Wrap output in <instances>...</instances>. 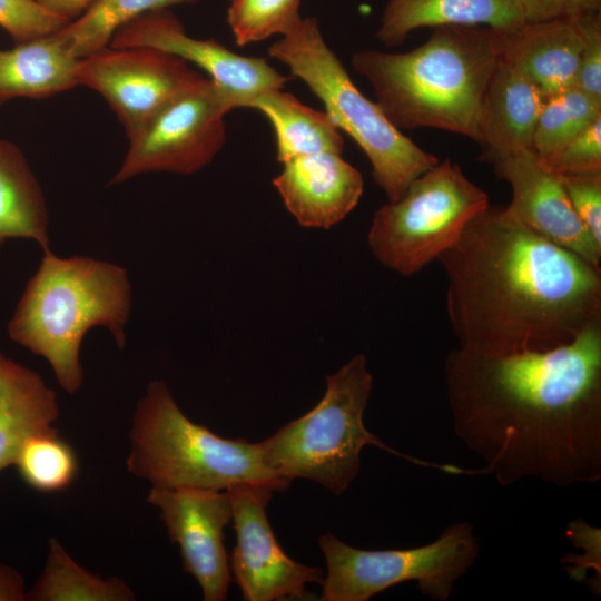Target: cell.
Segmentation results:
<instances>
[{
	"instance_id": "26",
	"label": "cell",
	"mask_w": 601,
	"mask_h": 601,
	"mask_svg": "<svg viewBox=\"0 0 601 601\" xmlns=\"http://www.w3.org/2000/svg\"><path fill=\"white\" fill-rule=\"evenodd\" d=\"M601 117V101L578 87L545 98L533 136V151L548 159Z\"/></svg>"
},
{
	"instance_id": "24",
	"label": "cell",
	"mask_w": 601,
	"mask_h": 601,
	"mask_svg": "<svg viewBox=\"0 0 601 601\" xmlns=\"http://www.w3.org/2000/svg\"><path fill=\"white\" fill-rule=\"evenodd\" d=\"M199 0H95L78 18L56 31L57 38L78 59L109 46L125 24L152 11Z\"/></svg>"
},
{
	"instance_id": "18",
	"label": "cell",
	"mask_w": 601,
	"mask_h": 601,
	"mask_svg": "<svg viewBox=\"0 0 601 601\" xmlns=\"http://www.w3.org/2000/svg\"><path fill=\"white\" fill-rule=\"evenodd\" d=\"M580 17L501 29V58L523 71L545 98L574 87L584 45Z\"/></svg>"
},
{
	"instance_id": "15",
	"label": "cell",
	"mask_w": 601,
	"mask_h": 601,
	"mask_svg": "<svg viewBox=\"0 0 601 601\" xmlns=\"http://www.w3.org/2000/svg\"><path fill=\"white\" fill-rule=\"evenodd\" d=\"M499 178L512 188L505 211L518 223L600 268L601 246L575 214L559 175L532 150L492 162Z\"/></svg>"
},
{
	"instance_id": "1",
	"label": "cell",
	"mask_w": 601,
	"mask_h": 601,
	"mask_svg": "<svg viewBox=\"0 0 601 601\" xmlns=\"http://www.w3.org/2000/svg\"><path fill=\"white\" fill-rule=\"evenodd\" d=\"M444 381L455 434L501 485L601 480V323L546 351L456 347Z\"/></svg>"
},
{
	"instance_id": "9",
	"label": "cell",
	"mask_w": 601,
	"mask_h": 601,
	"mask_svg": "<svg viewBox=\"0 0 601 601\" xmlns=\"http://www.w3.org/2000/svg\"><path fill=\"white\" fill-rule=\"evenodd\" d=\"M318 545L327 565L324 601H367L406 581L416 582L425 597L445 601L480 551L467 522L451 524L435 541L412 549L361 550L328 532L318 538Z\"/></svg>"
},
{
	"instance_id": "11",
	"label": "cell",
	"mask_w": 601,
	"mask_h": 601,
	"mask_svg": "<svg viewBox=\"0 0 601 601\" xmlns=\"http://www.w3.org/2000/svg\"><path fill=\"white\" fill-rule=\"evenodd\" d=\"M201 78L184 59L150 47H106L79 63L80 85L105 98L127 136Z\"/></svg>"
},
{
	"instance_id": "2",
	"label": "cell",
	"mask_w": 601,
	"mask_h": 601,
	"mask_svg": "<svg viewBox=\"0 0 601 601\" xmlns=\"http://www.w3.org/2000/svg\"><path fill=\"white\" fill-rule=\"evenodd\" d=\"M457 347L546 351L601 323V272L489 205L437 258Z\"/></svg>"
},
{
	"instance_id": "20",
	"label": "cell",
	"mask_w": 601,
	"mask_h": 601,
	"mask_svg": "<svg viewBox=\"0 0 601 601\" xmlns=\"http://www.w3.org/2000/svg\"><path fill=\"white\" fill-rule=\"evenodd\" d=\"M58 417L56 392L0 352V471L14 464L28 439L53 430Z\"/></svg>"
},
{
	"instance_id": "16",
	"label": "cell",
	"mask_w": 601,
	"mask_h": 601,
	"mask_svg": "<svg viewBox=\"0 0 601 601\" xmlns=\"http://www.w3.org/2000/svg\"><path fill=\"white\" fill-rule=\"evenodd\" d=\"M273 184L285 207L307 228L329 229L358 204L361 173L334 152L299 156L283 162Z\"/></svg>"
},
{
	"instance_id": "35",
	"label": "cell",
	"mask_w": 601,
	"mask_h": 601,
	"mask_svg": "<svg viewBox=\"0 0 601 601\" xmlns=\"http://www.w3.org/2000/svg\"><path fill=\"white\" fill-rule=\"evenodd\" d=\"M26 599L22 579L13 570L0 566V600Z\"/></svg>"
},
{
	"instance_id": "23",
	"label": "cell",
	"mask_w": 601,
	"mask_h": 601,
	"mask_svg": "<svg viewBox=\"0 0 601 601\" xmlns=\"http://www.w3.org/2000/svg\"><path fill=\"white\" fill-rule=\"evenodd\" d=\"M42 190L22 151L0 139V246L10 238L36 240L49 249Z\"/></svg>"
},
{
	"instance_id": "14",
	"label": "cell",
	"mask_w": 601,
	"mask_h": 601,
	"mask_svg": "<svg viewBox=\"0 0 601 601\" xmlns=\"http://www.w3.org/2000/svg\"><path fill=\"white\" fill-rule=\"evenodd\" d=\"M147 501L159 508L171 542L179 545L183 569L199 583L205 601L227 598L233 579L224 529L233 520L227 491L152 487Z\"/></svg>"
},
{
	"instance_id": "25",
	"label": "cell",
	"mask_w": 601,
	"mask_h": 601,
	"mask_svg": "<svg viewBox=\"0 0 601 601\" xmlns=\"http://www.w3.org/2000/svg\"><path fill=\"white\" fill-rule=\"evenodd\" d=\"M26 599L33 601H129L130 588L120 579L104 580L78 565L56 539H50L45 569Z\"/></svg>"
},
{
	"instance_id": "10",
	"label": "cell",
	"mask_w": 601,
	"mask_h": 601,
	"mask_svg": "<svg viewBox=\"0 0 601 601\" xmlns=\"http://www.w3.org/2000/svg\"><path fill=\"white\" fill-rule=\"evenodd\" d=\"M229 111L220 90L203 77L128 135V151L110 185L149 171H199L223 148Z\"/></svg>"
},
{
	"instance_id": "7",
	"label": "cell",
	"mask_w": 601,
	"mask_h": 601,
	"mask_svg": "<svg viewBox=\"0 0 601 601\" xmlns=\"http://www.w3.org/2000/svg\"><path fill=\"white\" fill-rule=\"evenodd\" d=\"M268 53L306 83L337 127L358 145L388 201L400 199L413 180L437 165V157L406 137L358 90L315 18H300L269 46Z\"/></svg>"
},
{
	"instance_id": "13",
	"label": "cell",
	"mask_w": 601,
	"mask_h": 601,
	"mask_svg": "<svg viewBox=\"0 0 601 601\" xmlns=\"http://www.w3.org/2000/svg\"><path fill=\"white\" fill-rule=\"evenodd\" d=\"M108 47H150L194 63L209 76L230 110L244 107L258 93L282 89L289 80L263 58L240 56L213 39L188 36L166 10L148 12L125 24Z\"/></svg>"
},
{
	"instance_id": "28",
	"label": "cell",
	"mask_w": 601,
	"mask_h": 601,
	"mask_svg": "<svg viewBox=\"0 0 601 601\" xmlns=\"http://www.w3.org/2000/svg\"><path fill=\"white\" fill-rule=\"evenodd\" d=\"M227 22L239 46L285 35L299 20L300 0H230Z\"/></svg>"
},
{
	"instance_id": "12",
	"label": "cell",
	"mask_w": 601,
	"mask_h": 601,
	"mask_svg": "<svg viewBox=\"0 0 601 601\" xmlns=\"http://www.w3.org/2000/svg\"><path fill=\"white\" fill-rule=\"evenodd\" d=\"M226 491L236 532L229 566L244 600L303 599L306 584L323 583L321 569L292 560L279 546L266 514L272 487L236 483Z\"/></svg>"
},
{
	"instance_id": "4",
	"label": "cell",
	"mask_w": 601,
	"mask_h": 601,
	"mask_svg": "<svg viewBox=\"0 0 601 601\" xmlns=\"http://www.w3.org/2000/svg\"><path fill=\"white\" fill-rule=\"evenodd\" d=\"M8 325L12 341L51 365L59 385L69 394L81 386L79 349L86 333L105 326L119 348L131 308L127 272L90 257L59 258L50 249Z\"/></svg>"
},
{
	"instance_id": "8",
	"label": "cell",
	"mask_w": 601,
	"mask_h": 601,
	"mask_svg": "<svg viewBox=\"0 0 601 601\" xmlns=\"http://www.w3.org/2000/svg\"><path fill=\"white\" fill-rule=\"evenodd\" d=\"M489 205L487 194L445 159L375 211L367 245L381 265L412 276L452 247Z\"/></svg>"
},
{
	"instance_id": "22",
	"label": "cell",
	"mask_w": 601,
	"mask_h": 601,
	"mask_svg": "<svg viewBox=\"0 0 601 601\" xmlns=\"http://www.w3.org/2000/svg\"><path fill=\"white\" fill-rule=\"evenodd\" d=\"M244 107L259 110L270 121L282 164L311 154L343 152V136L332 117L303 105L282 89L258 93Z\"/></svg>"
},
{
	"instance_id": "21",
	"label": "cell",
	"mask_w": 601,
	"mask_h": 601,
	"mask_svg": "<svg viewBox=\"0 0 601 601\" xmlns=\"http://www.w3.org/2000/svg\"><path fill=\"white\" fill-rule=\"evenodd\" d=\"M79 63L55 32L0 49V106L14 98L41 99L79 86Z\"/></svg>"
},
{
	"instance_id": "29",
	"label": "cell",
	"mask_w": 601,
	"mask_h": 601,
	"mask_svg": "<svg viewBox=\"0 0 601 601\" xmlns=\"http://www.w3.org/2000/svg\"><path fill=\"white\" fill-rule=\"evenodd\" d=\"M68 22L36 0H0V27L16 43L51 35Z\"/></svg>"
},
{
	"instance_id": "6",
	"label": "cell",
	"mask_w": 601,
	"mask_h": 601,
	"mask_svg": "<svg viewBox=\"0 0 601 601\" xmlns=\"http://www.w3.org/2000/svg\"><path fill=\"white\" fill-rule=\"evenodd\" d=\"M129 472L158 489L226 491L236 483H254L285 491L264 463L259 443L224 439L190 421L167 384L151 382L138 402L130 431Z\"/></svg>"
},
{
	"instance_id": "17",
	"label": "cell",
	"mask_w": 601,
	"mask_h": 601,
	"mask_svg": "<svg viewBox=\"0 0 601 601\" xmlns=\"http://www.w3.org/2000/svg\"><path fill=\"white\" fill-rule=\"evenodd\" d=\"M545 97L518 67L500 59L482 97L477 140L490 164L521 150L533 151L535 126Z\"/></svg>"
},
{
	"instance_id": "19",
	"label": "cell",
	"mask_w": 601,
	"mask_h": 601,
	"mask_svg": "<svg viewBox=\"0 0 601 601\" xmlns=\"http://www.w3.org/2000/svg\"><path fill=\"white\" fill-rule=\"evenodd\" d=\"M523 22L515 0H387L375 36L384 46L395 47L423 27L510 29Z\"/></svg>"
},
{
	"instance_id": "31",
	"label": "cell",
	"mask_w": 601,
	"mask_h": 601,
	"mask_svg": "<svg viewBox=\"0 0 601 601\" xmlns=\"http://www.w3.org/2000/svg\"><path fill=\"white\" fill-rule=\"evenodd\" d=\"M558 175L575 214L601 246V173Z\"/></svg>"
},
{
	"instance_id": "5",
	"label": "cell",
	"mask_w": 601,
	"mask_h": 601,
	"mask_svg": "<svg viewBox=\"0 0 601 601\" xmlns=\"http://www.w3.org/2000/svg\"><path fill=\"white\" fill-rule=\"evenodd\" d=\"M372 385L373 377L363 354H356L336 373L326 376L324 396L309 412L259 442L266 466L286 483L297 477L307 479L334 494L343 493L354 481L359 472L361 452L367 445L445 473H477V470L400 453L372 434L363 421Z\"/></svg>"
},
{
	"instance_id": "33",
	"label": "cell",
	"mask_w": 601,
	"mask_h": 601,
	"mask_svg": "<svg viewBox=\"0 0 601 601\" xmlns=\"http://www.w3.org/2000/svg\"><path fill=\"white\" fill-rule=\"evenodd\" d=\"M524 22H543L601 12V0H515Z\"/></svg>"
},
{
	"instance_id": "32",
	"label": "cell",
	"mask_w": 601,
	"mask_h": 601,
	"mask_svg": "<svg viewBox=\"0 0 601 601\" xmlns=\"http://www.w3.org/2000/svg\"><path fill=\"white\" fill-rule=\"evenodd\" d=\"M584 37L575 87L601 101V12L580 17Z\"/></svg>"
},
{
	"instance_id": "3",
	"label": "cell",
	"mask_w": 601,
	"mask_h": 601,
	"mask_svg": "<svg viewBox=\"0 0 601 601\" xmlns=\"http://www.w3.org/2000/svg\"><path fill=\"white\" fill-rule=\"evenodd\" d=\"M500 59L501 29L441 26L408 52L362 50L352 65L400 130L434 128L476 142L482 97Z\"/></svg>"
},
{
	"instance_id": "30",
	"label": "cell",
	"mask_w": 601,
	"mask_h": 601,
	"mask_svg": "<svg viewBox=\"0 0 601 601\" xmlns=\"http://www.w3.org/2000/svg\"><path fill=\"white\" fill-rule=\"evenodd\" d=\"M541 160L560 175L601 173V117L553 156Z\"/></svg>"
},
{
	"instance_id": "27",
	"label": "cell",
	"mask_w": 601,
	"mask_h": 601,
	"mask_svg": "<svg viewBox=\"0 0 601 601\" xmlns=\"http://www.w3.org/2000/svg\"><path fill=\"white\" fill-rule=\"evenodd\" d=\"M13 465L28 486L43 493L68 489L79 467L73 447L56 428L28 439Z\"/></svg>"
},
{
	"instance_id": "34",
	"label": "cell",
	"mask_w": 601,
	"mask_h": 601,
	"mask_svg": "<svg viewBox=\"0 0 601 601\" xmlns=\"http://www.w3.org/2000/svg\"><path fill=\"white\" fill-rule=\"evenodd\" d=\"M48 11L68 21L78 18L95 0H36Z\"/></svg>"
}]
</instances>
